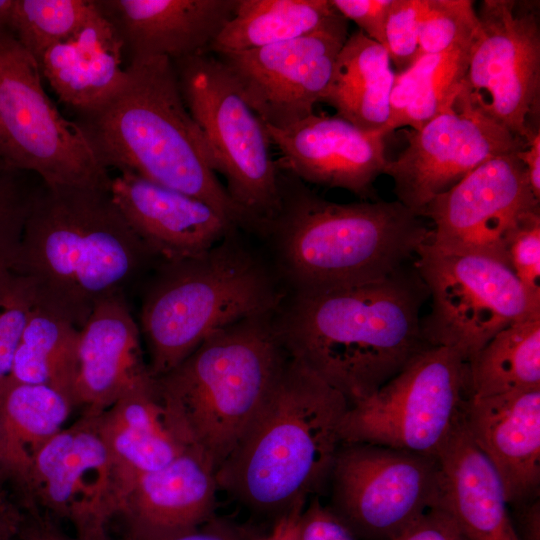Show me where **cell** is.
<instances>
[{"label":"cell","mask_w":540,"mask_h":540,"mask_svg":"<svg viewBox=\"0 0 540 540\" xmlns=\"http://www.w3.org/2000/svg\"><path fill=\"white\" fill-rule=\"evenodd\" d=\"M514 507L511 518L519 540H540V501L539 497Z\"/></svg>","instance_id":"44"},{"label":"cell","mask_w":540,"mask_h":540,"mask_svg":"<svg viewBox=\"0 0 540 540\" xmlns=\"http://www.w3.org/2000/svg\"><path fill=\"white\" fill-rule=\"evenodd\" d=\"M299 540H357L328 506L315 497L305 506L298 528Z\"/></svg>","instance_id":"41"},{"label":"cell","mask_w":540,"mask_h":540,"mask_svg":"<svg viewBox=\"0 0 540 540\" xmlns=\"http://www.w3.org/2000/svg\"><path fill=\"white\" fill-rule=\"evenodd\" d=\"M218 490L211 461L187 447L164 468L120 489L115 516L124 523V540H160L199 526L215 515Z\"/></svg>","instance_id":"19"},{"label":"cell","mask_w":540,"mask_h":540,"mask_svg":"<svg viewBox=\"0 0 540 540\" xmlns=\"http://www.w3.org/2000/svg\"><path fill=\"white\" fill-rule=\"evenodd\" d=\"M124 48L99 9L73 36L47 49L37 64L58 98L77 113L102 104L122 85Z\"/></svg>","instance_id":"26"},{"label":"cell","mask_w":540,"mask_h":540,"mask_svg":"<svg viewBox=\"0 0 540 540\" xmlns=\"http://www.w3.org/2000/svg\"><path fill=\"white\" fill-rule=\"evenodd\" d=\"M154 381L144 361L140 328L124 295L101 301L79 329L74 406L100 414Z\"/></svg>","instance_id":"21"},{"label":"cell","mask_w":540,"mask_h":540,"mask_svg":"<svg viewBox=\"0 0 540 540\" xmlns=\"http://www.w3.org/2000/svg\"><path fill=\"white\" fill-rule=\"evenodd\" d=\"M78 336L75 325L37 301L16 347L8 381L46 384L73 401Z\"/></svg>","instance_id":"31"},{"label":"cell","mask_w":540,"mask_h":540,"mask_svg":"<svg viewBox=\"0 0 540 540\" xmlns=\"http://www.w3.org/2000/svg\"><path fill=\"white\" fill-rule=\"evenodd\" d=\"M428 294L418 271L403 266L370 282L298 290L275 327L288 356L352 405L430 346L420 319Z\"/></svg>","instance_id":"1"},{"label":"cell","mask_w":540,"mask_h":540,"mask_svg":"<svg viewBox=\"0 0 540 540\" xmlns=\"http://www.w3.org/2000/svg\"><path fill=\"white\" fill-rule=\"evenodd\" d=\"M37 301L27 276L12 268L0 269V392L8 382L16 347Z\"/></svg>","instance_id":"35"},{"label":"cell","mask_w":540,"mask_h":540,"mask_svg":"<svg viewBox=\"0 0 540 540\" xmlns=\"http://www.w3.org/2000/svg\"><path fill=\"white\" fill-rule=\"evenodd\" d=\"M19 171L0 168V269L14 268L34 190Z\"/></svg>","instance_id":"36"},{"label":"cell","mask_w":540,"mask_h":540,"mask_svg":"<svg viewBox=\"0 0 540 540\" xmlns=\"http://www.w3.org/2000/svg\"><path fill=\"white\" fill-rule=\"evenodd\" d=\"M394 78L385 48L358 29L342 46L321 102L361 130L386 135Z\"/></svg>","instance_id":"27"},{"label":"cell","mask_w":540,"mask_h":540,"mask_svg":"<svg viewBox=\"0 0 540 540\" xmlns=\"http://www.w3.org/2000/svg\"><path fill=\"white\" fill-rule=\"evenodd\" d=\"M96 4L131 58L165 56L174 61L207 53L238 0H102Z\"/></svg>","instance_id":"23"},{"label":"cell","mask_w":540,"mask_h":540,"mask_svg":"<svg viewBox=\"0 0 540 540\" xmlns=\"http://www.w3.org/2000/svg\"><path fill=\"white\" fill-rule=\"evenodd\" d=\"M345 397L288 357L268 401L216 471L219 490L273 521L328 481L348 409Z\"/></svg>","instance_id":"4"},{"label":"cell","mask_w":540,"mask_h":540,"mask_svg":"<svg viewBox=\"0 0 540 540\" xmlns=\"http://www.w3.org/2000/svg\"><path fill=\"white\" fill-rule=\"evenodd\" d=\"M0 477L10 481L14 486L13 468L6 436V430L0 410Z\"/></svg>","instance_id":"48"},{"label":"cell","mask_w":540,"mask_h":540,"mask_svg":"<svg viewBox=\"0 0 540 540\" xmlns=\"http://www.w3.org/2000/svg\"><path fill=\"white\" fill-rule=\"evenodd\" d=\"M508 263L528 293L540 300V214L529 219L513 236Z\"/></svg>","instance_id":"38"},{"label":"cell","mask_w":540,"mask_h":540,"mask_svg":"<svg viewBox=\"0 0 540 540\" xmlns=\"http://www.w3.org/2000/svg\"><path fill=\"white\" fill-rule=\"evenodd\" d=\"M464 425L496 470L509 505L539 497L540 388L470 396Z\"/></svg>","instance_id":"22"},{"label":"cell","mask_w":540,"mask_h":540,"mask_svg":"<svg viewBox=\"0 0 540 540\" xmlns=\"http://www.w3.org/2000/svg\"><path fill=\"white\" fill-rule=\"evenodd\" d=\"M16 540V539H15Z\"/></svg>","instance_id":"51"},{"label":"cell","mask_w":540,"mask_h":540,"mask_svg":"<svg viewBox=\"0 0 540 540\" xmlns=\"http://www.w3.org/2000/svg\"><path fill=\"white\" fill-rule=\"evenodd\" d=\"M335 9L384 47V31L393 0H331Z\"/></svg>","instance_id":"40"},{"label":"cell","mask_w":540,"mask_h":540,"mask_svg":"<svg viewBox=\"0 0 540 540\" xmlns=\"http://www.w3.org/2000/svg\"><path fill=\"white\" fill-rule=\"evenodd\" d=\"M341 15L331 0H238L231 19L207 49L242 52L313 33Z\"/></svg>","instance_id":"28"},{"label":"cell","mask_w":540,"mask_h":540,"mask_svg":"<svg viewBox=\"0 0 540 540\" xmlns=\"http://www.w3.org/2000/svg\"><path fill=\"white\" fill-rule=\"evenodd\" d=\"M22 507L15 502H10L0 507V540H15Z\"/></svg>","instance_id":"47"},{"label":"cell","mask_w":540,"mask_h":540,"mask_svg":"<svg viewBox=\"0 0 540 540\" xmlns=\"http://www.w3.org/2000/svg\"><path fill=\"white\" fill-rule=\"evenodd\" d=\"M462 85L471 102L518 138L539 130L540 29L536 3L484 0Z\"/></svg>","instance_id":"13"},{"label":"cell","mask_w":540,"mask_h":540,"mask_svg":"<svg viewBox=\"0 0 540 540\" xmlns=\"http://www.w3.org/2000/svg\"><path fill=\"white\" fill-rule=\"evenodd\" d=\"M98 416L83 411L33 454L21 494L23 504L69 522L75 532L107 530L115 517L114 467Z\"/></svg>","instance_id":"16"},{"label":"cell","mask_w":540,"mask_h":540,"mask_svg":"<svg viewBox=\"0 0 540 540\" xmlns=\"http://www.w3.org/2000/svg\"><path fill=\"white\" fill-rule=\"evenodd\" d=\"M16 540H110L107 530L67 534L59 522L43 514L34 506L22 505Z\"/></svg>","instance_id":"39"},{"label":"cell","mask_w":540,"mask_h":540,"mask_svg":"<svg viewBox=\"0 0 540 540\" xmlns=\"http://www.w3.org/2000/svg\"><path fill=\"white\" fill-rule=\"evenodd\" d=\"M391 540H466L451 516L436 506Z\"/></svg>","instance_id":"43"},{"label":"cell","mask_w":540,"mask_h":540,"mask_svg":"<svg viewBox=\"0 0 540 540\" xmlns=\"http://www.w3.org/2000/svg\"><path fill=\"white\" fill-rule=\"evenodd\" d=\"M478 26L479 19L472 1L426 0L419 25L416 59L470 43Z\"/></svg>","instance_id":"34"},{"label":"cell","mask_w":540,"mask_h":540,"mask_svg":"<svg viewBox=\"0 0 540 540\" xmlns=\"http://www.w3.org/2000/svg\"><path fill=\"white\" fill-rule=\"evenodd\" d=\"M268 315L216 332L167 374L155 379L186 443L216 471L250 428L288 360Z\"/></svg>","instance_id":"6"},{"label":"cell","mask_w":540,"mask_h":540,"mask_svg":"<svg viewBox=\"0 0 540 540\" xmlns=\"http://www.w3.org/2000/svg\"><path fill=\"white\" fill-rule=\"evenodd\" d=\"M416 254L417 271L432 299L421 321L430 346L452 348L469 362L504 328L540 315V300L503 261L445 250L430 239Z\"/></svg>","instance_id":"11"},{"label":"cell","mask_w":540,"mask_h":540,"mask_svg":"<svg viewBox=\"0 0 540 540\" xmlns=\"http://www.w3.org/2000/svg\"><path fill=\"white\" fill-rule=\"evenodd\" d=\"M471 43L421 56L395 74L386 135L405 126L419 130L454 102L465 79Z\"/></svg>","instance_id":"29"},{"label":"cell","mask_w":540,"mask_h":540,"mask_svg":"<svg viewBox=\"0 0 540 540\" xmlns=\"http://www.w3.org/2000/svg\"><path fill=\"white\" fill-rule=\"evenodd\" d=\"M426 7V0H393L388 12L384 48L396 73L410 67L417 55L419 25Z\"/></svg>","instance_id":"37"},{"label":"cell","mask_w":540,"mask_h":540,"mask_svg":"<svg viewBox=\"0 0 540 540\" xmlns=\"http://www.w3.org/2000/svg\"><path fill=\"white\" fill-rule=\"evenodd\" d=\"M99 11L91 0H15L11 34L37 62L51 46L78 32Z\"/></svg>","instance_id":"33"},{"label":"cell","mask_w":540,"mask_h":540,"mask_svg":"<svg viewBox=\"0 0 540 540\" xmlns=\"http://www.w3.org/2000/svg\"><path fill=\"white\" fill-rule=\"evenodd\" d=\"M0 168L35 173L48 186L111 180L80 127L50 100L35 59L9 32L0 34Z\"/></svg>","instance_id":"10"},{"label":"cell","mask_w":540,"mask_h":540,"mask_svg":"<svg viewBox=\"0 0 540 540\" xmlns=\"http://www.w3.org/2000/svg\"><path fill=\"white\" fill-rule=\"evenodd\" d=\"M109 191L152 256L164 262L201 256L236 228L205 202L129 171L111 177Z\"/></svg>","instance_id":"20"},{"label":"cell","mask_w":540,"mask_h":540,"mask_svg":"<svg viewBox=\"0 0 540 540\" xmlns=\"http://www.w3.org/2000/svg\"><path fill=\"white\" fill-rule=\"evenodd\" d=\"M405 134L406 148L388 160L384 174L393 179L397 200L419 217L481 164L527 145L475 106L463 88L443 112Z\"/></svg>","instance_id":"14"},{"label":"cell","mask_w":540,"mask_h":540,"mask_svg":"<svg viewBox=\"0 0 540 540\" xmlns=\"http://www.w3.org/2000/svg\"><path fill=\"white\" fill-rule=\"evenodd\" d=\"M281 202L267 229L277 237L284 270L298 290L385 278L431 237L398 200L335 203L298 179L280 175Z\"/></svg>","instance_id":"5"},{"label":"cell","mask_w":540,"mask_h":540,"mask_svg":"<svg viewBox=\"0 0 540 540\" xmlns=\"http://www.w3.org/2000/svg\"><path fill=\"white\" fill-rule=\"evenodd\" d=\"M151 257L109 185L42 183L13 269L33 282L39 304L80 329L97 304L124 295Z\"/></svg>","instance_id":"2"},{"label":"cell","mask_w":540,"mask_h":540,"mask_svg":"<svg viewBox=\"0 0 540 540\" xmlns=\"http://www.w3.org/2000/svg\"><path fill=\"white\" fill-rule=\"evenodd\" d=\"M172 62L187 109L243 226L267 229L280 209L281 170L264 122L217 57L204 53Z\"/></svg>","instance_id":"8"},{"label":"cell","mask_w":540,"mask_h":540,"mask_svg":"<svg viewBox=\"0 0 540 540\" xmlns=\"http://www.w3.org/2000/svg\"><path fill=\"white\" fill-rule=\"evenodd\" d=\"M72 399L46 384L8 381L0 392L2 413L13 468L14 485L21 494L31 457L63 429Z\"/></svg>","instance_id":"30"},{"label":"cell","mask_w":540,"mask_h":540,"mask_svg":"<svg viewBox=\"0 0 540 540\" xmlns=\"http://www.w3.org/2000/svg\"><path fill=\"white\" fill-rule=\"evenodd\" d=\"M342 15L305 36L217 55L265 125L284 128L313 114L348 37Z\"/></svg>","instance_id":"17"},{"label":"cell","mask_w":540,"mask_h":540,"mask_svg":"<svg viewBox=\"0 0 540 540\" xmlns=\"http://www.w3.org/2000/svg\"><path fill=\"white\" fill-rule=\"evenodd\" d=\"M231 234L201 256L164 262L141 309L149 372L157 379L216 332L268 315L280 301L269 274Z\"/></svg>","instance_id":"7"},{"label":"cell","mask_w":540,"mask_h":540,"mask_svg":"<svg viewBox=\"0 0 540 540\" xmlns=\"http://www.w3.org/2000/svg\"><path fill=\"white\" fill-rule=\"evenodd\" d=\"M8 483H10L9 480L0 477V507L12 502L6 488Z\"/></svg>","instance_id":"50"},{"label":"cell","mask_w":540,"mask_h":540,"mask_svg":"<svg viewBox=\"0 0 540 540\" xmlns=\"http://www.w3.org/2000/svg\"><path fill=\"white\" fill-rule=\"evenodd\" d=\"M75 122L104 168L129 171L197 198L236 227L243 220L213 167L170 58H131L126 77L102 104Z\"/></svg>","instance_id":"3"},{"label":"cell","mask_w":540,"mask_h":540,"mask_svg":"<svg viewBox=\"0 0 540 540\" xmlns=\"http://www.w3.org/2000/svg\"><path fill=\"white\" fill-rule=\"evenodd\" d=\"M467 365L471 397L540 388V315L501 330Z\"/></svg>","instance_id":"32"},{"label":"cell","mask_w":540,"mask_h":540,"mask_svg":"<svg viewBox=\"0 0 540 540\" xmlns=\"http://www.w3.org/2000/svg\"><path fill=\"white\" fill-rule=\"evenodd\" d=\"M468 365L454 349L429 346L366 399L348 406L342 443H368L437 458L461 425Z\"/></svg>","instance_id":"9"},{"label":"cell","mask_w":540,"mask_h":540,"mask_svg":"<svg viewBox=\"0 0 540 540\" xmlns=\"http://www.w3.org/2000/svg\"><path fill=\"white\" fill-rule=\"evenodd\" d=\"M305 506H298L274 520L270 529L264 532L259 540H299V520Z\"/></svg>","instance_id":"46"},{"label":"cell","mask_w":540,"mask_h":540,"mask_svg":"<svg viewBox=\"0 0 540 540\" xmlns=\"http://www.w3.org/2000/svg\"><path fill=\"white\" fill-rule=\"evenodd\" d=\"M98 427L112 459L116 499L132 479L164 468L189 447L155 381L101 412Z\"/></svg>","instance_id":"25"},{"label":"cell","mask_w":540,"mask_h":540,"mask_svg":"<svg viewBox=\"0 0 540 540\" xmlns=\"http://www.w3.org/2000/svg\"><path fill=\"white\" fill-rule=\"evenodd\" d=\"M265 127L280 152V170L298 180L372 198L373 184L388 163L382 132L361 130L337 115L314 113L284 128Z\"/></svg>","instance_id":"18"},{"label":"cell","mask_w":540,"mask_h":540,"mask_svg":"<svg viewBox=\"0 0 540 540\" xmlns=\"http://www.w3.org/2000/svg\"><path fill=\"white\" fill-rule=\"evenodd\" d=\"M516 153L490 159L448 191L432 199L420 216L432 220L431 242L457 252L477 253L508 263L517 231L540 214Z\"/></svg>","instance_id":"15"},{"label":"cell","mask_w":540,"mask_h":540,"mask_svg":"<svg viewBox=\"0 0 540 540\" xmlns=\"http://www.w3.org/2000/svg\"><path fill=\"white\" fill-rule=\"evenodd\" d=\"M15 0H0V34L11 33Z\"/></svg>","instance_id":"49"},{"label":"cell","mask_w":540,"mask_h":540,"mask_svg":"<svg viewBox=\"0 0 540 540\" xmlns=\"http://www.w3.org/2000/svg\"><path fill=\"white\" fill-rule=\"evenodd\" d=\"M523 163L534 196L540 200V130L528 140L524 149L516 153Z\"/></svg>","instance_id":"45"},{"label":"cell","mask_w":540,"mask_h":540,"mask_svg":"<svg viewBox=\"0 0 540 540\" xmlns=\"http://www.w3.org/2000/svg\"><path fill=\"white\" fill-rule=\"evenodd\" d=\"M263 533L252 525L214 515L193 529L160 540H259Z\"/></svg>","instance_id":"42"},{"label":"cell","mask_w":540,"mask_h":540,"mask_svg":"<svg viewBox=\"0 0 540 540\" xmlns=\"http://www.w3.org/2000/svg\"><path fill=\"white\" fill-rule=\"evenodd\" d=\"M328 481L330 510L362 540H391L440 500L437 458L341 443Z\"/></svg>","instance_id":"12"},{"label":"cell","mask_w":540,"mask_h":540,"mask_svg":"<svg viewBox=\"0 0 540 540\" xmlns=\"http://www.w3.org/2000/svg\"><path fill=\"white\" fill-rule=\"evenodd\" d=\"M438 506L454 520L466 540H519L503 484L465 425L437 456Z\"/></svg>","instance_id":"24"}]
</instances>
